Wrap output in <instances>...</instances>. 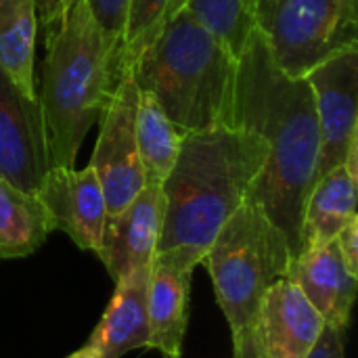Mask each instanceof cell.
Wrapping results in <instances>:
<instances>
[{
  "label": "cell",
  "mask_w": 358,
  "mask_h": 358,
  "mask_svg": "<svg viewBox=\"0 0 358 358\" xmlns=\"http://www.w3.org/2000/svg\"><path fill=\"white\" fill-rule=\"evenodd\" d=\"M172 0H130L128 19L122 36V44L115 61V80L120 69L132 65L136 57L151 44L157 36Z\"/></svg>",
  "instance_id": "cell-21"
},
{
  "label": "cell",
  "mask_w": 358,
  "mask_h": 358,
  "mask_svg": "<svg viewBox=\"0 0 358 358\" xmlns=\"http://www.w3.org/2000/svg\"><path fill=\"white\" fill-rule=\"evenodd\" d=\"M164 212L162 185L147 182L130 206L105 218L96 256L113 281L153 266L164 229Z\"/></svg>",
  "instance_id": "cell-12"
},
{
  "label": "cell",
  "mask_w": 358,
  "mask_h": 358,
  "mask_svg": "<svg viewBox=\"0 0 358 358\" xmlns=\"http://www.w3.org/2000/svg\"><path fill=\"white\" fill-rule=\"evenodd\" d=\"M287 277L302 289L325 325L346 331L357 300L358 277L348 271L336 241L296 256Z\"/></svg>",
  "instance_id": "cell-13"
},
{
  "label": "cell",
  "mask_w": 358,
  "mask_h": 358,
  "mask_svg": "<svg viewBox=\"0 0 358 358\" xmlns=\"http://www.w3.org/2000/svg\"><path fill=\"white\" fill-rule=\"evenodd\" d=\"M48 233V216L38 195L0 180V260L31 256Z\"/></svg>",
  "instance_id": "cell-18"
},
{
  "label": "cell",
  "mask_w": 358,
  "mask_h": 358,
  "mask_svg": "<svg viewBox=\"0 0 358 358\" xmlns=\"http://www.w3.org/2000/svg\"><path fill=\"white\" fill-rule=\"evenodd\" d=\"M357 185L342 164L310 189L302 214L300 254L331 243L357 216Z\"/></svg>",
  "instance_id": "cell-16"
},
{
  "label": "cell",
  "mask_w": 358,
  "mask_h": 358,
  "mask_svg": "<svg viewBox=\"0 0 358 358\" xmlns=\"http://www.w3.org/2000/svg\"><path fill=\"white\" fill-rule=\"evenodd\" d=\"M292 260L285 235L262 206L248 197L218 231L201 260L233 340L248 331L262 296L275 281L287 277Z\"/></svg>",
  "instance_id": "cell-5"
},
{
  "label": "cell",
  "mask_w": 358,
  "mask_h": 358,
  "mask_svg": "<svg viewBox=\"0 0 358 358\" xmlns=\"http://www.w3.org/2000/svg\"><path fill=\"white\" fill-rule=\"evenodd\" d=\"M36 195L46 210L50 231H63L80 250L96 254L107 206L90 164L82 170L76 166L48 168Z\"/></svg>",
  "instance_id": "cell-11"
},
{
  "label": "cell",
  "mask_w": 358,
  "mask_h": 358,
  "mask_svg": "<svg viewBox=\"0 0 358 358\" xmlns=\"http://www.w3.org/2000/svg\"><path fill=\"white\" fill-rule=\"evenodd\" d=\"M237 57L191 13L174 8L132 67L138 90L151 92L182 132L233 126Z\"/></svg>",
  "instance_id": "cell-3"
},
{
  "label": "cell",
  "mask_w": 358,
  "mask_h": 358,
  "mask_svg": "<svg viewBox=\"0 0 358 358\" xmlns=\"http://www.w3.org/2000/svg\"><path fill=\"white\" fill-rule=\"evenodd\" d=\"M193 271L164 260H153L149 273V344L164 358H182L189 325Z\"/></svg>",
  "instance_id": "cell-15"
},
{
  "label": "cell",
  "mask_w": 358,
  "mask_h": 358,
  "mask_svg": "<svg viewBox=\"0 0 358 358\" xmlns=\"http://www.w3.org/2000/svg\"><path fill=\"white\" fill-rule=\"evenodd\" d=\"M67 358H96V357H94V352H92L88 346H82L80 350H76L73 355H69Z\"/></svg>",
  "instance_id": "cell-27"
},
{
  "label": "cell",
  "mask_w": 358,
  "mask_h": 358,
  "mask_svg": "<svg viewBox=\"0 0 358 358\" xmlns=\"http://www.w3.org/2000/svg\"><path fill=\"white\" fill-rule=\"evenodd\" d=\"M233 126L260 136L268 149L248 197L279 227L296 258L321 145L317 105L310 82L292 78L277 65L258 27L237 61Z\"/></svg>",
  "instance_id": "cell-1"
},
{
  "label": "cell",
  "mask_w": 358,
  "mask_h": 358,
  "mask_svg": "<svg viewBox=\"0 0 358 358\" xmlns=\"http://www.w3.org/2000/svg\"><path fill=\"white\" fill-rule=\"evenodd\" d=\"M109 101L99 117L101 130L90 166L103 189L107 216L120 214L145 189V172L136 149L138 86L132 67H124L113 82Z\"/></svg>",
  "instance_id": "cell-7"
},
{
  "label": "cell",
  "mask_w": 358,
  "mask_h": 358,
  "mask_svg": "<svg viewBox=\"0 0 358 358\" xmlns=\"http://www.w3.org/2000/svg\"><path fill=\"white\" fill-rule=\"evenodd\" d=\"M86 2H88L96 23L103 27L105 36L115 46V61H117V50L122 44L130 0H86Z\"/></svg>",
  "instance_id": "cell-22"
},
{
  "label": "cell",
  "mask_w": 358,
  "mask_h": 358,
  "mask_svg": "<svg viewBox=\"0 0 358 358\" xmlns=\"http://www.w3.org/2000/svg\"><path fill=\"white\" fill-rule=\"evenodd\" d=\"M264 141L237 126L182 136L174 168L162 182L166 212L155 260L195 271L264 168Z\"/></svg>",
  "instance_id": "cell-2"
},
{
  "label": "cell",
  "mask_w": 358,
  "mask_h": 358,
  "mask_svg": "<svg viewBox=\"0 0 358 358\" xmlns=\"http://www.w3.org/2000/svg\"><path fill=\"white\" fill-rule=\"evenodd\" d=\"M231 358H256V355H254V350H252L250 340H248V336H245V334L233 340V357Z\"/></svg>",
  "instance_id": "cell-26"
},
{
  "label": "cell",
  "mask_w": 358,
  "mask_h": 358,
  "mask_svg": "<svg viewBox=\"0 0 358 358\" xmlns=\"http://www.w3.org/2000/svg\"><path fill=\"white\" fill-rule=\"evenodd\" d=\"M323 329L325 321L317 308L283 277L262 296L245 336L256 358H306Z\"/></svg>",
  "instance_id": "cell-10"
},
{
  "label": "cell",
  "mask_w": 358,
  "mask_h": 358,
  "mask_svg": "<svg viewBox=\"0 0 358 358\" xmlns=\"http://www.w3.org/2000/svg\"><path fill=\"white\" fill-rule=\"evenodd\" d=\"M149 273L134 271L115 281V294L86 346L96 358H120L149 344Z\"/></svg>",
  "instance_id": "cell-14"
},
{
  "label": "cell",
  "mask_w": 358,
  "mask_h": 358,
  "mask_svg": "<svg viewBox=\"0 0 358 358\" xmlns=\"http://www.w3.org/2000/svg\"><path fill=\"white\" fill-rule=\"evenodd\" d=\"M348 271L358 277V216H355L334 239Z\"/></svg>",
  "instance_id": "cell-23"
},
{
  "label": "cell",
  "mask_w": 358,
  "mask_h": 358,
  "mask_svg": "<svg viewBox=\"0 0 358 358\" xmlns=\"http://www.w3.org/2000/svg\"><path fill=\"white\" fill-rule=\"evenodd\" d=\"M306 358H346L344 357V331L325 325L315 348Z\"/></svg>",
  "instance_id": "cell-24"
},
{
  "label": "cell",
  "mask_w": 358,
  "mask_h": 358,
  "mask_svg": "<svg viewBox=\"0 0 358 358\" xmlns=\"http://www.w3.org/2000/svg\"><path fill=\"white\" fill-rule=\"evenodd\" d=\"M36 38L34 0H0V69L27 96H38L34 80Z\"/></svg>",
  "instance_id": "cell-17"
},
{
  "label": "cell",
  "mask_w": 358,
  "mask_h": 358,
  "mask_svg": "<svg viewBox=\"0 0 358 358\" xmlns=\"http://www.w3.org/2000/svg\"><path fill=\"white\" fill-rule=\"evenodd\" d=\"M174 8L191 13L237 59L256 29V0H172Z\"/></svg>",
  "instance_id": "cell-20"
},
{
  "label": "cell",
  "mask_w": 358,
  "mask_h": 358,
  "mask_svg": "<svg viewBox=\"0 0 358 358\" xmlns=\"http://www.w3.org/2000/svg\"><path fill=\"white\" fill-rule=\"evenodd\" d=\"M115 82V46L86 0H76L46 36L42 107L52 166H73L86 132L99 122Z\"/></svg>",
  "instance_id": "cell-4"
},
{
  "label": "cell",
  "mask_w": 358,
  "mask_h": 358,
  "mask_svg": "<svg viewBox=\"0 0 358 358\" xmlns=\"http://www.w3.org/2000/svg\"><path fill=\"white\" fill-rule=\"evenodd\" d=\"M315 92L319 122V159L310 189L334 168L342 166L350 141L358 134V48L338 52L306 73Z\"/></svg>",
  "instance_id": "cell-8"
},
{
  "label": "cell",
  "mask_w": 358,
  "mask_h": 358,
  "mask_svg": "<svg viewBox=\"0 0 358 358\" xmlns=\"http://www.w3.org/2000/svg\"><path fill=\"white\" fill-rule=\"evenodd\" d=\"M134 130L145 180L162 185L174 168L185 134L170 122L155 96L145 90H138Z\"/></svg>",
  "instance_id": "cell-19"
},
{
  "label": "cell",
  "mask_w": 358,
  "mask_h": 358,
  "mask_svg": "<svg viewBox=\"0 0 358 358\" xmlns=\"http://www.w3.org/2000/svg\"><path fill=\"white\" fill-rule=\"evenodd\" d=\"M73 2L76 0H34L36 15H38V25L44 27L46 36L59 25V21L63 19V15L67 13V8Z\"/></svg>",
  "instance_id": "cell-25"
},
{
  "label": "cell",
  "mask_w": 358,
  "mask_h": 358,
  "mask_svg": "<svg viewBox=\"0 0 358 358\" xmlns=\"http://www.w3.org/2000/svg\"><path fill=\"white\" fill-rule=\"evenodd\" d=\"M48 168L40 101L23 94L0 69V180L36 195Z\"/></svg>",
  "instance_id": "cell-9"
},
{
  "label": "cell",
  "mask_w": 358,
  "mask_h": 358,
  "mask_svg": "<svg viewBox=\"0 0 358 358\" xmlns=\"http://www.w3.org/2000/svg\"><path fill=\"white\" fill-rule=\"evenodd\" d=\"M256 27L277 65L306 78L325 59L358 48V0H256Z\"/></svg>",
  "instance_id": "cell-6"
}]
</instances>
